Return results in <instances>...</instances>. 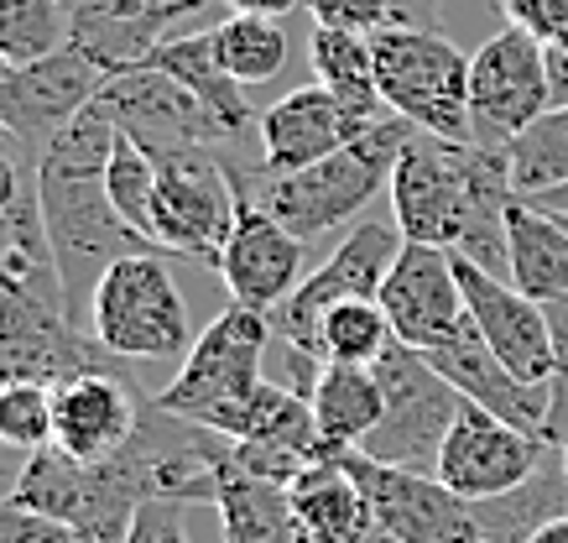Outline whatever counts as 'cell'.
<instances>
[{"label":"cell","mask_w":568,"mask_h":543,"mask_svg":"<svg viewBox=\"0 0 568 543\" xmlns=\"http://www.w3.org/2000/svg\"><path fill=\"white\" fill-rule=\"evenodd\" d=\"M89 371H131V361L104 351L94 330L69 314L63 293H0V382L63 386Z\"/></svg>","instance_id":"52a82bcc"},{"label":"cell","mask_w":568,"mask_h":543,"mask_svg":"<svg viewBox=\"0 0 568 543\" xmlns=\"http://www.w3.org/2000/svg\"><path fill=\"white\" fill-rule=\"evenodd\" d=\"M125 543H189V533H183V507H178V502H141Z\"/></svg>","instance_id":"b9f144b4"},{"label":"cell","mask_w":568,"mask_h":543,"mask_svg":"<svg viewBox=\"0 0 568 543\" xmlns=\"http://www.w3.org/2000/svg\"><path fill=\"white\" fill-rule=\"evenodd\" d=\"M104 84H110V73L89 53H79L73 42L58 48L52 58L6 69L0 73V131H11L37 162L42 147H48L89 100H100Z\"/></svg>","instance_id":"5bb4252c"},{"label":"cell","mask_w":568,"mask_h":543,"mask_svg":"<svg viewBox=\"0 0 568 543\" xmlns=\"http://www.w3.org/2000/svg\"><path fill=\"white\" fill-rule=\"evenodd\" d=\"M27 193H37V173H32V183H21V168H17V162L0 158V214L17 210Z\"/></svg>","instance_id":"ee69618b"},{"label":"cell","mask_w":568,"mask_h":543,"mask_svg":"<svg viewBox=\"0 0 568 543\" xmlns=\"http://www.w3.org/2000/svg\"><path fill=\"white\" fill-rule=\"evenodd\" d=\"M235 465H241L245 475H256V481H272V486L293 491L318 460L297 455V450H282V444H241V439H235Z\"/></svg>","instance_id":"74e56055"},{"label":"cell","mask_w":568,"mask_h":543,"mask_svg":"<svg viewBox=\"0 0 568 543\" xmlns=\"http://www.w3.org/2000/svg\"><path fill=\"white\" fill-rule=\"evenodd\" d=\"M6 502L63 523L73 543H125L141 502H152V491L125 450L89 465V460H73L58 444H48L21 460V475Z\"/></svg>","instance_id":"3957f363"},{"label":"cell","mask_w":568,"mask_h":543,"mask_svg":"<svg viewBox=\"0 0 568 543\" xmlns=\"http://www.w3.org/2000/svg\"><path fill=\"white\" fill-rule=\"evenodd\" d=\"M506 158H511V183H517L521 199L564 189L568 183V105L537 115V121L506 147Z\"/></svg>","instance_id":"d6a6232c"},{"label":"cell","mask_w":568,"mask_h":543,"mask_svg":"<svg viewBox=\"0 0 568 543\" xmlns=\"http://www.w3.org/2000/svg\"><path fill=\"white\" fill-rule=\"evenodd\" d=\"M220 523H224V543H297V517H293V491L272 486L245 475L230 455L220 486Z\"/></svg>","instance_id":"f1b7e54d"},{"label":"cell","mask_w":568,"mask_h":543,"mask_svg":"<svg viewBox=\"0 0 568 543\" xmlns=\"http://www.w3.org/2000/svg\"><path fill=\"white\" fill-rule=\"evenodd\" d=\"M63 6H69V11H79V6H84V0H63Z\"/></svg>","instance_id":"db71d44e"},{"label":"cell","mask_w":568,"mask_h":543,"mask_svg":"<svg viewBox=\"0 0 568 543\" xmlns=\"http://www.w3.org/2000/svg\"><path fill=\"white\" fill-rule=\"evenodd\" d=\"M558 220H564V225H568V214H558Z\"/></svg>","instance_id":"11a10c76"},{"label":"cell","mask_w":568,"mask_h":543,"mask_svg":"<svg viewBox=\"0 0 568 543\" xmlns=\"http://www.w3.org/2000/svg\"><path fill=\"white\" fill-rule=\"evenodd\" d=\"M423 355L433 361L438 376H448V386H454L465 403L485 408V413H496V419L517 423V429L542 439V429H548V386L521 382L517 371L485 345V334L469 324V314L438 351H423Z\"/></svg>","instance_id":"d6986e66"},{"label":"cell","mask_w":568,"mask_h":543,"mask_svg":"<svg viewBox=\"0 0 568 543\" xmlns=\"http://www.w3.org/2000/svg\"><path fill=\"white\" fill-rule=\"evenodd\" d=\"M73 11L63 0H0V58L21 69L69 48Z\"/></svg>","instance_id":"1f68e13d"},{"label":"cell","mask_w":568,"mask_h":543,"mask_svg":"<svg viewBox=\"0 0 568 543\" xmlns=\"http://www.w3.org/2000/svg\"><path fill=\"white\" fill-rule=\"evenodd\" d=\"M506 282L537 303L568 293V225L521 193L506 210Z\"/></svg>","instance_id":"603a6c76"},{"label":"cell","mask_w":568,"mask_h":543,"mask_svg":"<svg viewBox=\"0 0 568 543\" xmlns=\"http://www.w3.org/2000/svg\"><path fill=\"white\" fill-rule=\"evenodd\" d=\"M376 299L392 319V334L413 351H438L448 334L465 324V293L454 278V251H444V245L407 241Z\"/></svg>","instance_id":"ac0fdd59"},{"label":"cell","mask_w":568,"mask_h":543,"mask_svg":"<svg viewBox=\"0 0 568 543\" xmlns=\"http://www.w3.org/2000/svg\"><path fill=\"white\" fill-rule=\"evenodd\" d=\"M417 137L413 121L386 115V121L365 125L361 137L339 147L334 158L297 168V173H272V168H230L235 189L251 193L276 225H287L297 241H318L339 225H361L355 214L376 199L381 183H392L396 162Z\"/></svg>","instance_id":"6da1fadb"},{"label":"cell","mask_w":568,"mask_h":543,"mask_svg":"<svg viewBox=\"0 0 568 543\" xmlns=\"http://www.w3.org/2000/svg\"><path fill=\"white\" fill-rule=\"evenodd\" d=\"M235 17H266V21H276V17H287L293 6H303V0H224Z\"/></svg>","instance_id":"7dc6e473"},{"label":"cell","mask_w":568,"mask_h":543,"mask_svg":"<svg viewBox=\"0 0 568 543\" xmlns=\"http://www.w3.org/2000/svg\"><path fill=\"white\" fill-rule=\"evenodd\" d=\"M152 69L173 73L178 84L189 89L193 100L214 115V125L224 131V141H235L251 121H261L256 110H251V100H245V84L224 69L220 37L214 32H178V37H168V42L152 53Z\"/></svg>","instance_id":"7402d4cb"},{"label":"cell","mask_w":568,"mask_h":543,"mask_svg":"<svg viewBox=\"0 0 568 543\" xmlns=\"http://www.w3.org/2000/svg\"><path fill=\"white\" fill-rule=\"evenodd\" d=\"M104 193H110V204L121 210L125 225L141 230V235L156 245V162L146 158L131 137H121V147H115V162H110V173H104ZM168 257H173V251H168Z\"/></svg>","instance_id":"e575fe53"},{"label":"cell","mask_w":568,"mask_h":543,"mask_svg":"<svg viewBox=\"0 0 568 543\" xmlns=\"http://www.w3.org/2000/svg\"><path fill=\"white\" fill-rule=\"evenodd\" d=\"M313 27H339V32L376 37L381 27H392L396 11L392 0H308Z\"/></svg>","instance_id":"f35d334b"},{"label":"cell","mask_w":568,"mask_h":543,"mask_svg":"<svg viewBox=\"0 0 568 543\" xmlns=\"http://www.w3.org/2000/svg\"><path fill=\"white\" fill-rule=\"evenodd\" d=\"M308 63L313 79L349 110L355 125L381 121V89H376V58H371V37L339 32V27H313L308 32Z\"/></svg>","instance_id":"83f0119b"},{"label":"cell","mask_w":568,"mask_h":543,"mask_svg":"<svg viewBox=\"0 0 568 543\" xmlns=\"http://www.w3.org/2000/svg\"><path fill=\"white\" fill-rule=\"evenodd\" d=\"M500 11H506V27L537 37L542 48H552L568 32V0H500Z\"/></svg>","instance_id":"ab89813d"},{"label":"cell","mask_w":568,"mask_h":543,"mask_svg":"<svg viewBox=\"0 0 568 543\" xmlns=\"http://www.w3.org/2000/svg\"><path fill=\"white\" fill-rule=\"evenodd\" d=\"M115 147H121V125H115L110 105H104V100H89V105L79 110L48 147H42L37 168H48V173L104 178L110 173V162H115Z\"/></svg>","instance_id":"4dcf8cb0"},{"label":"cell","mask_w":568,"mask_h":543,"mask_svg":"<svg viewBox=\"0 0 568 543\" xmlns=\"http://www.w3.org/2000/svg\"><path fill=\"white\" fill-rule=\"evenodd\" d=\"M469 115L485 147H511L537 115H548V48L517 27L480 42L469 58Z\"/></svg>","instance_id":"8fae6325"},{"label":"cell","mask_w":568,"mask_h":543,"mask_svg":"<svg viewBox=\"0 0 568 543\" xmlns=\"http://www.w3.org/2000/svg\"><path fill=\"white\" fill-rule=\"evenodd\" d=\"M402 230L396 220H361L349 230L345 241L328 251L324 262L313 267L308 278L293 288V299L282 303L272 314V330L297 345V351H313L318 340V319L334 309V303H349V299H376L392 262L402 257Z\"/></svg>","instance_id":"30bf717a"},{"label":"cell","mask_w":568,"mask_h":543,"mask_svg":"<svg viewBox=\"0 0 568 543\" xmlns=\"http://www.w3.org/2000/svg\"><path fill=\"white\" fill-rule=\"evenodd\" d=\"M308 403H313V419H318L324 450L328 455H345V450H361L371 439V429L381 423V382L371 366L324 361Z\"/></svg>","instance_id":"484cf974"},{"label":"cell","mask_w":568,"mask_h":543,"mask_svg":"<svg viewBox=\"0 0 568 543\" xmlns=\"http://www.w3.org/2000/svg\"><path fill=\"white\" fill-rule=\"evenodd\" d=\"M0 471H11V460H6V444H0Z\"/></svg>","instance_id":"816d5d0a"},{"label":"cell","mask_w":568,"mask_h":543,"mask_svg":"<svg viewBox=\"0 0 568 543\" xmlns=\"http://www.w3.org/2000/svg\"><path fill=\"white\" fill-rule=\"evenodd\" d=\"M392 340L396 334H392V319H386L381 299H349V303H334V309L318 319L313 355L339 361V366H376Z\"/></svg>","instance_id":"f546056e"},{"label":"cell","mask_w":568,"mask_h":543,"mask_svg":"<svg viewBox=\"0 0 568 543\" xmlns=\"http://www.w3.org/2000/svg\"><path fill=\"white\" fill-rule=\"evenodd\" d=\"M548 455H552L548 439H537L527 429H517V423L465 403L454 429H448L444 455H438V471L433 475L454 496H465V502H490V496H506L521 481H532Z\"/></svg>","instance_id":"4fadbf2b"},{"label":"cell","mask_w":568,"mask_h":543,"mask_svg":"<svg viewBox=\"0 0 568 543\" xmlns=\"http://www.w3.org/2000/svg\"><path fill=\"white\" fill-rule=\"evenodd\" d=\"M256 125H261V158H266L272 173L313 168V162L334 158L339 147H349L365 131V125L349 121V110L324 84H303L293 94H282Z\"/></svg>","instance_id":"44dd1931"},{"label":"cell","mask_w":568,"mask_h":543,"mask_svg":"<svg viewBox=\"0 0 568 543\" xmlns=\"http://www.w3.org/2000/svg\"><path fill=\"white\" fill-rule=\"evenodd\" d=\"M532 204L548 214H568V183L564 189H548V193H532Z\"/></svg>","instance_id":"c3c4849f"},{"label":"cell","mask_w":568,"mask_h":543,"mask_svg":"<svg viewBox=\"0 0 568 543\" xmlns=\"http://www.w3.org/2000/svg\"><path fill=\"white\" fill-rule=\"evenodd\" d=\"M454 278L465 293V314L469 324L485 334V345L517 371L521 382L548 386L552 382V330H548V309L527 293H517L506 278L485 272V267L454 257Z\"/></svg>","instance_id":"2e32d148"},{"label":"cell","mask_w":568,"mask_h":543,"mask_svg":"<svg viewBox=\"0 0 568 543\" xmlns=\"http://www.w3.org/2000/svg\"><path fill=\"white\" fill-rule=\"evenodd\" d=\"M371 543H396V539H392V533H381V527H376V533H371Z\"/></svg>","instance_id":"f907efd6"},{"label":"cell","mask_w":568,"mask_h":543,"mask_svg":"<svg viewBox=\"0 0 568 543\" xmlns=\"http://www.w3.org/2000/svg\"><path fill=\"white\" fill-rule=\"evenodd\" d=\"M214 429L241 444H282V450H297V455L328 460L324 439H318V419H313V403L293 386L261 382L256 392H245L235 408H224Z\"/></svg>","instance_id":"d4e9b609"},{"label":"cell","mask_w":568,"mask_h":543,"mask_svg":"<svg viewBox=\"0 0 568 543\" xmlns=\"http://www.w3.org/2000/svg\"><path fill=\"white\" fill-rule=\"evenodd\" d=\"M0 543H73V533L63 523H52V517L0 502Z\"/></svg>","instance_id":"60d3db41"},{"label":"cell","mask_w":568,"mask_h":543,"mask_svg":"<svg viewBox=\"0 0 568 543\" xmlns=\"http://www.w3.org/2000/svg\"><path fill=\"white\" fill-rule=\"evenodd\" d=\"M214 37H220L224 69L235 73L241 84H266L287 63V37L266 17H230L224 27H214Z\"/></svg>","instance_id":"836d02e7"},{"label":"cell","mask_w":568,"mask_h":543,"mask_svg":"<svg viewBox=\"0 0 568 543\" xmlns=\"http://www.w3.org/2000/svg\"><path fill=\"white\" fill-rule=\"evenodd\" d=\"M156 162V245L173 251L178 262H220L224 241L235 230L241 193L235 178L214 158V147H193Z\"/></svg>","instance_id":"9c48e42d"},{"label":"cell","mask_w":568,"mask_h":543,"mask_svg":"<svg viewBox=\"0 0 568 543\" xmlns=\"http://www.w3.org/2000/svg\"><path fill=\"white\" fill-rule=\"evenodd\" d=\"M339 465L365 491L376 527L392 533L396 543H480L475 507H469L465 496H454L438 475L396 471V465L371 460L365 450H345Z\"/></svg>","instance_id":"7c38bea8"},{"label":"cell","mask_w":568,"mask_h":543,"mask_svg":"<svg viewBox=\"0 0 568 543\" xmlns=\"http://www.w3.org/2000/svg\"><path fill=\"white\" fill-rule=\"evenodd\" d=\"M558 450H564V471H568V439H564V444H558Z\"/></svg>","instance_id":"f5cc1de1"},{"label":"cell","mask_w":568,"mask_h":543,"mask_svg":"<svg viewBox=\"0 0 568 543\" xmlns=\"http://www.w3.org/2000/svg\"><path fill=\"white\" fill-rule=\"evenodd\" d=\"M146 408L131 392V371H89L52 386V444L73 460H110L136 434Z\"/></svg>","instance_id":"ffe728a7"},{"label":"cell","mask_w":568,"mask_h":543,"mask_svg":"<svg viewBox=\"0 0 568 543\" xmlns=\"http://www.w3.org/2000/svg\"><path fill=\"white\" fill-rule=\"evenodd\" d=\"M162 262L168 257H125L104 272L94 293L89 330L121 361H189L199 340L189 324V303Z\"/></svg>","instance_id":"8992f818"},{"label":"cell","mask_w":568,"mask_h":543,"mask_svg":"<svg viewBox=\"0 0 568 543\" xmlns=\"http://www.w3.org/2000/svg\"><path fill=\"white\" fill-rule=\"evenodd\" d=\"M376 58V89L386 110L413 121L417 131L444 141H475V115H469V58L459 42L428 27H381L371 37Z\"/></svg>","instance_id":"277c9868"},{"label":"cell","mask_w":568,"mask_h":543,"mask_svg":"<svg viewBox=\"0 0 568 543\" xmlns=\"http://www.w3.org/2000/svg\"><path fill=\"white\" fill-rule=\"evenodd\" d=\"M303 245L308 241H297L293 230L276 225L251 193H241L235 230H230L220 262H214V272L230 288V303H245L256 314H276L282 303L293 299L297 282H303Z\"/></svg>","instance_id":"e0dca14e"},{"label":"cell","mask_w":568,"mask_h":543,"mask_svg":"<svg viewBox=\"0 0 568 543\" xmlns=\"http://www.w3.org/2000/svg\"><path fill=\"white\" fill-rule=\"evenodd\" d=\"M37 204H42V225H48L52 262H58V282H63V303L84 330L110 267L125 257H168L162 245H152L141 230L125 225L121 210L104 193V178L37 168Z\"/></svg>","instance_id":"7a4b0ae2"},{"label":"cell","mask_w":568,"mask_h":543,"mask_svg":"<svg viewBox=\"0 0 568 543\" xmlns=\"http://www.w3.org/2000/svg\"><path fill=\"white\" fill-rule=\"evenodd\" d=\"M162 0H84V17H152Z\"/></svg>","instance_id":"f6af8a7d"},{"label":"cell","mask_w":568,"mask_h":543,"mask_svg":"<svg viewBox=\"0 0 568 543\" xmlns=\"http://www.w3.org/2000/svg\"><path fill=\"white\" fill-rule=\"evenodd\" d=\"M568 105V53L548 48V110Z\"/></svg>","instance_id":"bcb514c9"},{"label":"cell","mask_w":568,"mask_h":543,"mask_svg":"<svg viewBox=\"0 0 568 543\" xmlns=\"http://www.w3.org/2000/svg\"><path fill=\"white\" fill-rule=\"evenodd\" d=\"M100 100L110 105L121 137L136 141L146 158H173V152H193V147L224 141L214 115L178 84L173 73L152 69V63L115 73V79L100 89Z\"/></svg>","instance_id":"9a60e30c"},{"label":"cell","mask_w":568,"mask_h":543,"mask_svg":"<svg viewBox=\"0 0 568 543\" xmlns=\"http://www.w3.org/2000/svg\"><path fill=\"white\" fill-rule=\"evenodd\" d=\"M0 444L17 455H37L52 444V386L0 382Z\"/></svg>","instance_id":"d590c367"},{"label":"cell","mask_w":568,"mask_h":543,"mask_svg":"<svg viewBox=\"0 0 568 543\" xmlns=\"http://www.w3.org/2000/svg\"><path fill=\"white\" fill-rule=\"evenodd\" d=\"M371 371L381 382V423L371 429L361 450L371 460H381V465H396V471L433 475L465 398L448 386V376L433 371L428 355L402 345V340H392Z\"/></svg>","instance_id":"5b68a950"},{"label":"cell","mask_w":568,"mask_h":543,"mask_svg":"<svg viewBox=\"0 0 568 543\" xmlns=\"http://www.w3.org/2000/svg\"><path fill=\"white\" fill-rule=\"evenodd\" d=\"M542 309H548V330H552V382H548V429H542V439L564 444L568 439V293L542 303Z\"/></svg>","instance_id":"8d00e7d4"},{"label":"cell","mask_w":568,"mask_h":543,"mask_svg":"<svg viewBox=\"0 0 568 543\" xmlns=\"http://www.w3.org/2000/svg\"><path fill=\"white\" fill-rule=\"evenodd\" d=\"M475 507V523H480V539L490 543H532L537 527L568 517V471H564V450L552 444V455L542 460V471L532 481H521L517 491L506 496H490V502H469Z\"/></svg>","instance_id":"4316f807"},{"label":"cell","mask_w":568,"mask_h":543,"mask_svg":"<svg viewBox=\"0 0 568 543\" xmlns=\"http://www.w3.org/2000/svg\"><path fill=\"white\" fill-rule=\"evenodd\" d=\"M272 314H256L245 303H230L214 324H209L199 340H193L189 361L178 366V376L152 403L162 413H178V419L209 423L220 419L224 408H235L245 392L261 386V355H266V340H272Z\"/></svg>","instance_id":"ba28073f"},{"label":"cell","mask_w":568,"mask_h":543,"mask_svg":"<svg viewBox=\"0 0 568 543\" xmlns=\"http://www.w3.org/2000/svg\"><path fill=\"white\" fill-rule=\"evenodd\" d=\"M392 11H396V27H428V32H438L444 0H392Z\"/></svg>","instance_id":"7bdbcfd3"},{"label":"cell","mask_w":568,"mask_h":543,"mask_svg":"<svg viewBox=\"0 0 568 543\" xmlns=\"http://www.w3.org/2000/svg\"><path fill=\"white\" fill-rule=\"evenodd\" d=\"M532 543H568V517H558V523H548V527H537Z\"/></svg>","instance_id":"681fc988"},{"label":"cell","mask_w":568,"mask_h":543,"mask_svg":"<svg viewBox=\"0 0 568 543\" xmlns=\"http://www.w3.org/2000/svg\"><path fill=\"white\" fill-rule=\"evenodd\" d=\"M480 543H490V539H480Z\"/></svg>","instance_id":"9f6ffc18"},{"label":"cell","mask_w":568,"mask_h":543,"mask_svg":"<svg viewBox=\"0 0 568 543\" xmlns=\"http://www.w3.org/2000/svg\"><path fill=\"white\" fill-rule=\"evenodd\" d=\"M293 517L297 543H371L376 517L355 475L339 465V455L318 460L303 481L293 486Z\"/></svg>","instance_id":"cb8c5ba5"}]
</instances>
